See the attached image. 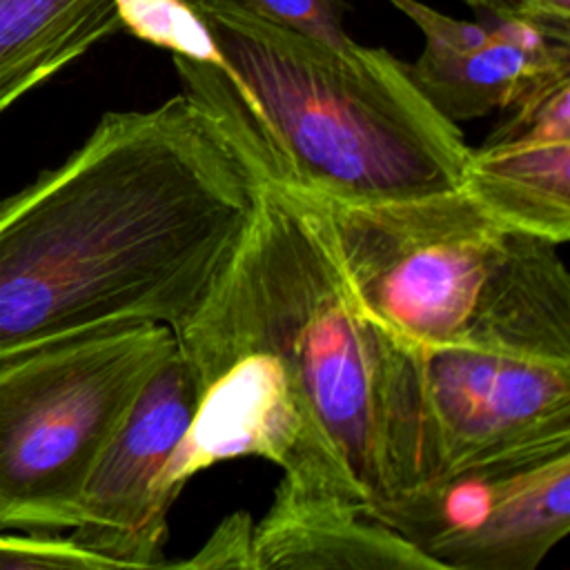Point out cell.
I'll list each match as a JSON object with an SVG mask.
<instances>
[{"instance_id":"cell-14","label":"cell","mask_w":570,"mask_h":570,"mask_svg":"<svg viewBox=\"0 0 570 570\" xmlns=\"http://www.w3.org/2000/svg\"><path fill=\"white\" fill-rule=\"evenodd\" d=\"M261 18L287 27L301 36L345 45V16L352 11V0H240Z\"/></svg>"},{"instance_id":"cell-18","label":"cell","mask_w":570,"mask_h":570,"mask_svg":"<svg viewBox=\"0 0 570 570\" xmlns=\"http://www.w3.org/2000/svg\"><path fill=\"white\" fill-rule=\"evenodd\" d=\"M463 2L470 4L474 11H488V9H499L508 0H463Z\"/></svg>"},{"instance_id":"cell-1","label":"cell","mask_w":570,"mask_h":570,"mask_svg":"<svg viewBox=\"0 0 570 570\" xmlns=\"http://www.w3.org/2000/svg\"><path fill=\"white\" fill-rule=\"evenodd\" d=\"M198 399L167 483L261 456L281 481L370 512L387 503L390 336L363 309L318 196L256 180L249 220L176 332Z\"/></svg>"},{"instance_id":"cell-3","label":"cell","mask_w":570,"mask_h":570,"mask_svg":"<svg viewBox=\"0 0 570 570\" xmlns=\"http://www.w3.org/2000/svg\"><path fill=\"white\" fill-rule=\"evenodd\" d=\"M191 4L223 65L174 56L176 73L256 180L336 203L459 187L470 154L463 131L394 53L301 36L240 0Z\"/></svg>"},{"instance_id":"cell-17","label":"cell","mask_w":570,"mask_h":570,"mask_svg":"<svg viewBox=\"0 0 570 570\" xmlns=\"http://www.w3.org/2000/svg\"><path fill=\"white\" fill-rule=\"evenodd\" d=\"M510 7L537 22L557 27V29H568L570 20V0H508Z\"/></svg>"},{"instance_id":"cell-8","label":"cell","mask_w":570,"mask_h":570,"mask_svg":"<svg viewBox=\"0 0 570 570\" xmlns=\"http://www.w3.org/2000/svg\"><path fill=\"white\" fill-rule=\"evenodd\" d=\"M196 399V374L176 347L147 381L96 463L69 537L111 568L167 566V514L178 499L167 476Z\"/></svg>"},{"instance_id":"cell-4","label":"cell","mask_w":570,"mask_h":570,"mask_svg":"<svg viewBox=\"0 0 570 570\" xmlns=\"http://www.w3.org/2000/svg\"><path fill=\"white\" fill-rule=\"evenodd\" d=\"M321 203L363 309L394 341L494 343L570 358V276L557 243L503 225L461 187Z\"/></svg>"},{"instance_id":"cell-11","label":"cell","mask_w":570,"mask_h":570,"mask_svg":"<svg viewBox=\"0 0 570 570\" xmlns=\"http://www.w3.org/2000/svg\"><path fill=\"white\" fill-rule=\"evenodd\" d=\"M252 563L254 570H441L356 503L285 481L252 528Z\"/></svg>"},{"instance_id":"cell-16","label":"cell","mask_w":570,"mask_h":570,"mask_svg":"<svg viewBox=\"0 0 570 570\" xmlns=\"http://www.w3.org/2000/svg\"><path fill=\"white\" fill-rule=\"evenodd\" d=\"M252 528L254 521L243 514H229L209 541L187 561H178L180 568H252Z\"/></svg>"},{"instance_id":"cell-15","label":"cell","mask_w":570,"mask_h":570,"mask_svg":"<svg viewBox=\"0 0 570 570\" xmlns=\"http://www.w3.org/2000/svg\"><path fill=\"white\" fill-rule=\"evenodd\" d=\"M29 568L111 570V563L80 548L71 537L0 534V570Z\"/></svg>"},{"instance_id":"cell-5","label":"cell","mask_w":570,"mask_h":570,"mask_svg":"<svg viewBox=\"0 0 570 570\" xmlns=\"http://www.w3.org/2000/svg\"><path fill=\"white\" fill-rule=\"evenodd\" d=\"M163 323H122L0 358V532L71 530L85 485L154 372Z\"/></svg>"},{"instance_id":"cell-12","label":"cell","mask_w":570,"mask_h":570,"mask_svg":"<svg viewBox=\"0 0 570 570\" xmlns=\"http://www.w3.org/2000/svg\"><path fill=\"white\" fill-rule=\"evenodd\" d=\"M120 29L114 0H0V114Z\"/></svg>"},{"instance_id":"cell-7","label":"cell","mask_w":570,"mask_h":570,"mask_svg":"<svg viewBox=\"0 0 570 570\" xmlns=\"http://www.w3.org/2000/svg\"><path fill=\"white\" fill-rule=\"evenodd\" d=\"M376 519L441 570H534L570 532V448L412 488Z\"/></svg>"},{"instance_id":"cell-10","label":"cell","mask_w":570,"mask_h":570,"mask_svg":"<svg viewBox=\"0 0 570 570\" xmlns=\"http://www.w3.org/2000/svg\"><path fill=\"white\" fill-rule=\"evenodd\" d=\"M459 187L512 229L570 238V80L512 107L468 154Z\"/></svg>"},{"instance_id":"cell-6","label":"cell","mask_w":570,"mask_h":570,"mask_svg":"<svg viewBox=\"0 0 570 570\" xmlns=\"http://www.w3.org/2000/svg\"><path fill=\"white\" fill-rule=\"evenodd\" d=\"M561 448H570L568 356L494 343L419 347L390 336L387 503L463 470Z\"/></svg>"},{"instance_id":"cell-2","label":"cell","mask_w":570,"mask_h":570,"mask_svg":"<svg viewBox=\"0 0 570 570\" xmlns=\"http://www.w3.org/2000/svg\"><path fill=\"white\" fill-rule=\"evenodd\" d=\"M256 178L185 91L107 111L0 200V358L122 323L189 321L234 252Z\"/></svg>"},{"instance_id":"cell-13","label":"cell","mask_w":570,"mask_h":570,"mask_svg":"<svg viewBox=\"0 0 570 570\" xmlns=\"http://www.w3.org/2000/svg\"><path fill=\"white\" fill-rule=\"evenodd\" d=\"M120 27L136 38L203 62L223 65L214 38L191 0H114Z\"/></svg>"},{"instance_id":"cell-9","label":"cell","mask_w":570,"mask_h":570,"mask_svg":"<svg viewBox=\"0 0 570 570\" xmlns=\"http://www.w3.org/2000/svg\"><path fill=\"white\" fill-rule=\"evenodd\" d=\"M423 33L405 62L421 94L452 122L512 109L570 80V33L517 13L510 2L459 20L421 0H385Z\"/></svg>"}]
</instances>
